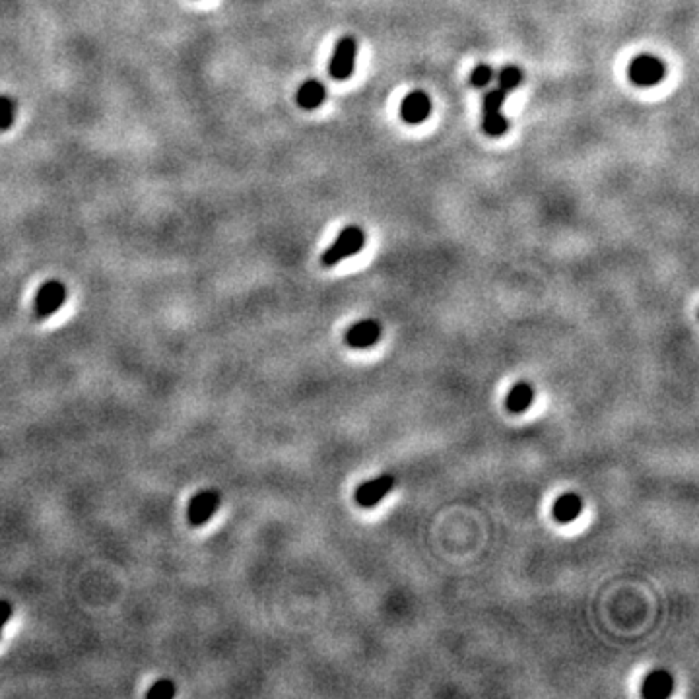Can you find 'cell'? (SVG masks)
Masks as SVG:
<instances>
[{
  "label": "cell",
  "instance_id": "6da1fadb",
  "mask_svg": "<svg viewBox=\"0 0 699 699\" xmlns=\"http://www.w3.org/2000/svg\"><path fill=\"white\" fill-rule=\"evenodd\" d=\"M365 245V233L357 225H348L340 231V235L335 239V243L328 247L320 257V264L325 268L336 267L338 262L346 261L350 257L357 255Z\"/></svg>",
  "mask_w": 699,
  "mask_h": 699
},
{
  "label": "cell",
  "instance_id": "7a4b0ae2",
  "mask_svg": "<svg viewBox=\"0 0 699 699\" xmlns=\"http://www.w3.org/2000/svg\"><path fill=\"white\" fill-rule=\"evenodd\" d=\"M507 91L501 88L490 89L483 96V117L482 128L488 136H503L509 128V121L503 115V104H505Z\"/></svg>",
  "mask_w": 699,
  "mask_h": 699
},
{
  "label": "cell",
  "instance_id": "3957f363",
  "mask_svg": "<svg viewBox=\"0 0 699 699\" xmlns=\"http://www.w3.org/2000/svg\"><path fill=\"white\" fill-rule=\"evenodd\" d=\"M68 290L67 286L59 280H49L45 282L35 293L33 299V315L38 320H45L52 317L59 311L60 307L67 303Z\"/></svg>",
  "mask_w": 699,
  "mask_h": 699
},
{
  "label": "cell",
  "instance_id": "277c9868",
  "mask_svg": "<svg viewBox=\"0 0 699 699\" xmlns=\"http://www.w3.org/2000/svg\"><path fill=\"white\" fill-rule=\"evenodd\" d=\"M630 80L639 88H651L661 82L664 74H666V67L659 57L653 55H639L632 60L630 65Z\"/></svg>",
  "mask_w": 699,
  "mask_h": 699
},
{
  "label": "cell",
  "instance_id": "5b68a950",
  "mask_svg": "<svg viewBox=\"0 0 699 699\" xmlns=\"http://www.w3.org/2000/svg\"><path fill=\"white\" fill-rule=\"evenodd\" d=\"M222 505V496L216 490H201L194 493L189 507H186V519L191 527H204L206 522L216 515Z\"/></svg>",
  "mask_w": 699,
  "mask_h": 699
},
{
  "label": "cell",
  "instance_id": "8992f818",
  "mask_svg": "<svg viewBox=\"0 0 699 699\" xmlns=\"http://www.w3.org/2000/svg\"><path fill=\"white\" fill-rule=\"evenodd\" d=\"M356 52L357 43L352 38H342L336 43L335 55H332L330 65H328V72L336 82H346L352 76L354 65H356Z\"/></svg>",
  "mask_w": 699,
  "mask_h": 699
},
{
  "label": "cell",
  "instance_id": "52a82bcc",
  "mask_svg": "<svg viewBox=\"0 0 699 699\" xmlns=\"http://www.w3.org/2000/svg\"><path fill=\"white\" fill-rule=\"evenodd\" d=\"M394 480L393 474H383V476L373 478V480H367L362 486H357V490L354 491V499L359 507H375L377 503L383 501L385 496H388L391 491L394 490Z\"/></svg>",
  "mask_w": 699,
  "mask_h": 699
},
{
  "label": "cell",
  "instance_id": "ba28073f",
  "mask_svg": "<svg viewBox=\"0 0 699 699\" xmlns=\"http://www.w3.org/2000/svg\"><path fill=\"white\" fill-rule=\"evenodd\" d=\"M381 332H383V328H381L379 320L365 319L354 323V325L346 330L344 338H346V344H348L350 348L365 350V348H371V346H375V344L379 342Z\"/></svg>",
  "mask_w": 699,
  "mask_h": 699
},
{
  "label": "cell",
  "instance_id": "9c48e42d",
  "mask_svg": "<svg viewBox=\"0 0 699 699\" xmlns=\"http://www.w3.org/2000/svg\"><path fill=\"white\" fill-rule=\"evenodd\" d=\"M432 113V99L422 89H414L401 101V119L408 125L424 123Z\"/></svg>",
  "mask_w": 699,
  "mask_h": 699
},
{
  "label": "cell",
  "instance_id": "30bf717a",
  "mask_svg": "<svg viewBox=\"0 0 699 699\" xmlns=\"http://www.w3.org/2000/svg\"><path fill=\"white\" fill-rule=\"evenodd\" d=\"M674 692V678L666 670H653L641 686V698L664 699Z\"/></svg>",
  "mask_w": 699,
  "mask_h": 699
},
{
  "label": "cell",
  "instance_id": "8fae6325",
  "mask_svg": "<svg viewBox=\"0 0 699 699\" xmlns=\"http://www.w3.org/2000/svg\"><path fill=\"white\" fill-rule=\"evenodd\" d=\"M583 511V499L573 493V491H567V493H561L556 501H554V507H552V517L556 519L561 525H567V522H573Z\"/></svg>",
  "mask_w": 699,
  "mask_h": 699
},
{
  "label": "cell",
  "instance_id": "7c38bea8",
  "mask_svg": "<svg viewBox=\"0 0 699 699\" xmlns=\"http://www.w3.org/2000/svg\"><path fill=\"white\" fill-rule=\"evenodd\" d=\"M325 99H327V89L319 80H307L299 86L298 94H296V101L306 111H313L320 107L325 104Z\"/></svg>",
  "mask_w": 699,
  "mask_h": 699
},
{
  "label": "cell",
  "instance_id": "4fadbf2b",
  "mask_svg": "<svg viewBox=\"0 0 699 699\" xmlns=\"http://www.w3.org/2000/svg\"><path fill=\"white\" fill-rule=\"evenodd\" d=\"M535 401V388L527 381H519L515 383L513 388L507 393L505 406L511 414H522L530 408V404Z\"/></svg>",
  "mask_w": 699,
  "mask_h": 699
},
{
  "label": "cell",
  "instance_id": "5bb4252c",
  "mask_svg": "<svg viewBox=\"0 0 699 699\" xmlns=\"http://www.w3.org/2000/svg\"><path fill=\"white\" fill-rule=\"evenodd\" d=\"M498 82H499V88L505 89V91H511V89H515L517 86H519V84L522 82L521 68H517V67L501 68V72L498 74Z\"/></svg>",
  "mask_w": 699,
  "mask_h": 699
},
{
  "label": "cell",
  "instance_id": "9a60e30c",
  "mask_svg": "<svg viewBox=\"0 0 699 699\" xmlns=\"http://www.w3.org/2000/svg\"><path fill=\"white\" fill-rule=\"evenodd\" d=\"M16 101L10 96H0V130H8L14 125Z\"/></svg>",
  "mask_w": 699,
  "mask_h": 699
},
{
  "label": "cell",
  "instance_id": "2e32d148",
  "mask_svg": "<svg viewBox=\"0 0 699 699\" xmlns=\"http://www.w3.org/2000/svg\"><path fill=\"white\" fill-rule=\"evenodd\" d=\"M177 693V688L173 684L172 680H157L154 682V686L150 688L146 692V698H156V699H169Z\"/></svg>",
  "mask_w": 699,
  "mask_h": 699
},
{
  "label": "cell",
  "instance_id": "e0dca14e",
  "mask_svg": "<svg viewBox=\"0 0 699 699\" xmlns=\"http://www.w3.org/2000/svg\"><path fill=\"white\" fill-rule=\"evenodd\" d=\"M491 78H493V70H491V67H488V65H478V67L472 70V74H470V84H472L474 88H486V86L491 82Z\"/></svg>",
  "mask_w": 699,
  "mask_h": 699
},
{
  "label": "cell",
  "instance_id": "ac0fdd59",
  "mask_svg": "<svg viewBox=\"0 0 699 699\" xmlns=\"http://www.w3.org/2000/svg\"><path fill=\"white\" fill-rule=\"evenodd\" d=\"M10 616H12V604L8 603L6 598H0V635L4 632Z\"/></svg>",
  "mask_w": 699,
  "mask_h": 699
}]
</instances>
